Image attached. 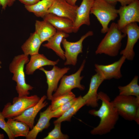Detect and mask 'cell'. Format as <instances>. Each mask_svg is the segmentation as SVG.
Listing matches in <instances>:
<instances>
[{"instance_id": "cell-22", "label": "cell", "mask_w": 139, "mask_h": 139, "mask_svg": "<svg viewBox=\"0 0 139 139\" xmlns=\"http://www.w3.org/2000/svg\"><path fill=\"white\" fill-rule=\"evenodd\" d=\"M42 43L35 32L31 34L21 46L23 54L30 56L39 53L40 47Z\"/></svg>"}, {"instance_id": "cell-23", "label": "cell", "mask_w": 139, "mask_h": 139, "mask_svg": "<svg viewBox=\"0 0 139 139\" xmlns=\"http://www.w3.org/2000/svg\"><path fill=\"white\" fill-rule=\"evenodd\" d=\"M55 0H40L33 5H24V7L28 11L33 13L36 16L43 18Z\"/></svg>"}, {"instance_id": "cell-38", "label": "cell", "mask_w": 139, "mask_h": 139, "mask_svg": "<svg viewBox=\"0 0 139 139\" xmlns=\"http://www.w3.org/2000/svg\"><path fill=\"white\" fill-rule=\"evenodd\" d=\"M1 64H2V63H1V61L0 60V68H1L2 67L1 66Z\"/></svg>"}, {"instance_id": "cell-33", "label": "cell", "mask_w": 139, "mask_h": 139, "mask_svg": "<svg viewBox=\"0 0 139 139\" xmlns=\"http://www.w3.org/2000/svg\"><path fill=\"white\" fill-rule=\"evenodd\" d=\"M136 0H117L118 2H119L121 6H124L128 5Z\"/></svg>"}, {"instance_id": "cell-10", "label": "cell", "mask_w": 139, "mask_h": 139, "mask_svg": "<svg viewBox=\"0 0 139 139\" xmlns=\"http://www.w3.org/2000/svg\"><path fill=\"white\" fill-rule=\"evenodd\" d=\"M119 19L117 23L120 30L127 24L139 22V1L136 0L126 5L121 6L117 9Z\"/></svg>"}, {"instance_id": "cell-3", "label": "cell", "mask_w": 139, "mask_h": 139, "mask_svg": "<svg viewBox=\"0 0 139 139\" xmlns=\"http://www.w3.org/2000/svg\"><path fill=\"white\" fill-rule=\"evenodd\" d=\"M29 60V56L23 54L15 56L9 65V71L13 74L12 79L16 83L15 89L19 97L28 95L29 91L33 88L25 80L24 66Z\"/></svg>"}, {"instance_id": "cell-35", "label": "cell", "mask_w": 139, "mask_h": 139, "mask_svg": "<svg viewBox=\"0 0 139 139\" xmlns=\"http://www.w3.org/2000/svg\"><path fill=\"white\" fill-rule=\"evenodd\" d=\"M115 6L118 2L117 0H103Z\"/></svg>"}, {"instance_id": "cell-31", "label": "cell", "mask_w": 139, "mask_h": 139, "mask_svg": "<svg viewBox=\"0 0 139 139\" xmlns=\"http://www.w3.org/2000/svg\"><path fill=\"white\" fill-rule=\"evenodd\" d=\"M16 0H0V5L3 10H5L7 7L12 6Z\"/></svg>"}, {"instance_id": "cell-2", "label": "cell", "mask_w": 139, "mask_h": 139, "mask_svg": "<svg viewBox=\"0 0 139 139\" xmlns=\"http://www.w3.org/2000/svg\"><path fill=\"white\" fill-rule=\"evenodd\" d=\"M106 33L98 46L95 54L116 56L121 48L122 40L126 35L121 32L115 22L112 23Z\"/></svg>"}, {"instance_id": "cell-14", "label": "cell", "mask_w": 139, "mask_h": 139, "mask_svg": "<svg viewBox=\"0 0 139 139\" xmlns=\"http://www.w3.org/2000/svg\"><path fill=\"white\" fill-rule=\"evenodd\" d=\"M47 98L46 96L44 95L36 105L27 109L20 115L12 118L24 123L31 129L34 126V120L37 114L48 104V102L45 101Z\"/></svg>"}, {"instance_id": "cell-29", "label": "cell", "mask_w": 139, "mask_h": 139, "mask_svg": "<svg viewBox=\"0 0 139 139\" xmlns=\"http://www.w3.org/2000/svg\"><path fill=\"white\" fill-rule=\"evenodd\" d=\"M77 97L74 98L65 104L61 106L55 110H52V118H58L65 113L76 101Z\"/></svg>"}, {"instance_id": "cell-6", "label": "cell", "mask_w": 139, "mask_h": 139, "mask_svg": "<svg viewBox=\"0 0 139 139\" xmlns=\"http://www.w3.org/2000/svg\"><path fill=\"white\" fill-rule=\"evenodd\" d=\"M111 102L119 116L125 120H134L139 108V97L119 95Z\"/></svg>"}, {"instance_id": "cell-19", "label": "cell", "mask_w": 139, "mask_h": 139, "mask_svg": "<svg viewBox=\"0 0 139 139\" xmlns=\"http://www.w3.org/2000/svg\"><path fill=\"white\" fill-rule=\"evenodd\" d=\"M50 105L42 112H40L38 121L33 127L29 131L27 139H36L39 133L48 128L50 125V121L52 118Z\"/></svg>"}, {"instance_id": "cell-17", "label": "cell", "mask_w": 139, "mask_h": 139, "mask_svg": "<svg viewBox=\"0 0 139 139\" xmlns=\"http://www.w3.org/2000/svg\"><path fill=\"white\" fill-rule=\"evenodd\" d=\"M30 56L25 68V73L28 75L33 74L36 70L44 66L55 65L59 60V59L56 61L51 60L44 55L39 53Z\"/></svg>"}, {"instance_id": "cell-15", "label": "cell", "mask_w": 139, "mask_h": 139, "mask_svg": "<svg viewBox=\"0 0 139 139\" xmlns=\"http://www.w3.org/2000/svg\"><path fill=\"white\" fill-rule=\"evenodd\" d=\"M94 0H82L77 8L76 16L74 23L73 32H77L83 25L90 24V14Z\"/></svg>"}, {"instance_id": "cell-5", "label": "cell", "mask_w": 139, "mask_h": 139, "mask_svg": "<svg viewBox=\"0 0 139 139\" xmlns=\"http://www.w3.org/2000/svg\"><path fill=\"white\" fill-rule=\"evenodd\" d=\"M36 95L15 97L12 103H7L1 112L5 118H13L22 114L25 110L36 105L40 99Z\"/></svg>"}, {"instance_id": "cell-9", "label": "cell", "mask_w": 139, "mask_h": 139, "mask_svg": "<svg viewBox=\"0 0 139 139\" xmlns=\"http://www.w3.org/2000/svg\"><path fill=\"white\" fill-rule=\"evenodd\" d=\"M120 30L122 33L127 35V38L126 46L120 54L126 59L132 60L135 55L134 47L139 39V27L137 22H133L127 24Z\"/></svg>"}, {"instance_id": "cell-30", "label": "cell", "mask_w": 139, "mask_h": 139, "mask_svg": "<svg viewBox=\"0 0 139 139\" xmlns=\"http://www.w3.org/2000/svg\"><path fill=\"white\" fill-rule=\"evenodd\" d=\"M5 118L0 111V128L6 133L9 139H14L15 138L11 131Z\"/></svg>"}, {"instance_id": "cell-12", "label": "cell", "mask_w": 139, "mask_h": 139, "mask_svg": "<svg viewBox=\"0 0 139 139\" xmlns=\"http://www.w3.org/2000/svg\"><path fill=\"white\" fill-rule=\"evenodd\" d=\"M126 59L125 57L122 56L118 60L111 64L107 65L95 64V70L104 80L120 79L122 76L121 68Z\"/></svg>"}, {"instance_id": "cell-4", "label": "cell", "mask_w": 139, "mask_h": 139, "mask_svg": "<svg viewBox=\"0 0 139 139\" xmlns=\"http://www.w3.org/2000/svg\"><path fill=\"white\" fill-rule=\"evenodd\" d=\"M90 13L94 15L101 24V32L102 33L107 32L110 22L118 16L115 6L103 0H94Z\"/></svg>"}, {"instance_id": "cell-34", "label": "cell", "mask_w": 139, "mask_h": 139, "mask_svg": "<svg viewBox=\"0 0 139 139\" xmlns=\"http://www.w3.org/2000/svg\"><path fill=\"white\" fill-rule=\"evenodd\" d=\"M134 120L137 124L138 125L139 124V108L137 111Z\"/></svg>"}, {"instance_id": "cell-11", "label": "cell", "mask_w": 139, "mask_h": 139, "mask_svg": "<svg viewBox=\"0 0 139 139\" xmlns=\"http://www.w3.org/2000/svg\"><path fill=\"white\" fill-rule=\"evenodd\" d=\"M39 69L43 71L46 76V82L48 85L47 97L48 100H51L53 92L55 91L58 88L59 81L68 72L70 68L69 67L60 68L55 65L50 70H47L42 67Z\"/></svg>"}, {"instance_id": "cell-37", "label": "cell", "mask_w": 139, "mask_h": 139, "mask_svg": "<svg viewBox=\"0 0 139 139\" xmlns=\"http://www.w3.org/2000/svg\"><path fill=\"white\" fill-rule=\"evenodd\" d=\"M4 138V135L3 134L0 133V139H3Z\"/></svg>"}, {"instance_id": "cell-16", "label": "cell", "mask_w": 139, "mask_h": 139, "mask_svg": "<svg viewBox=\"0 0 139 139\" xmlns=\"http://www.w3.org/2000/svg\"><path fill=\"white\" fill-rule=\"evenodd\" d=\"M105 80L102 77L99 73H97L92 76L87 93L83 97L85 101V105L93 108L98 107V89Z\"/></svg>"}, {"instance_id": "cell-25", "label": "cell", "mask_w": 139, "mask_h": 139, "mask_svg": "<svg viewBox=\"0 0 139 139\" xmlns=\"http://www.w3.org/2000/svg\"><path fill=\"white\" fill-rule=\"evenodd\" d=\"M85 105V100L80 95L77 97L75 103L61 116L54 121V123L70 121L72 116Z\"/></svg>"}, {"instance_id": "cell-18", "label": "cell", "mask_w": 139, "mask_h": 139, "mask_svg": "<svg viewBox=\"0 0 139 139\" xmlns=\"http://www.w3.org/2000/svg\"><path fill=\"white\" fill-rule=\"evenodd\" d=\"M43 18L51 24L57 30L68 34L73 32L74 23L68 19L52 13L47 14Z\"/></svg>"}, {"instance_id": "cell-32", "label": "cell", "mask_w": 139, "mask_h": 139, "mask_svg": "<svg viewBox=\"0 0 139 139\" xmlns=\"http://www.w3.org/2000/svg\"><path fill=\"white\" fill-rule=\"evenodd\" d=\"M24 5H33L40 1V0H18Z\"/></svg>"}, {"instance_id": "cell-21", "label": "cell", "mask_w": 139, "mask_h": 139, "mask_svg": "<svg viewBox=\"0 0 139 139\" xmlns=\"http://www.w3.org/2000/svg\"><path fill=\"white\" fill-rule=\"evenodd\" d=\"M35 27V32L42 43L47 41L57 31V30L51 24L44 20L42 21L36 20Z\"/></svg>"}, {"instance_id": "cell-20", "label": "cell", "mask_w": 139, "mask_h": 139, "mask_svg": "<svg viewBox=\"0 0 139 139\" xmlns=\"http://www.w3.org/2000/svg\"><path fill=\"white\" fill-rule=\"evenodd\" d=\"M69 36L68 33L57 30L55 33L47 41V42L43 44L42 46L52 49L61 58L64 60L65 59L64 51L62 48L60 44L63 39Z\"/></svg>"}, {"instance_id": "cell-26", "label": "cell", "mask_w": 139, "mask_h": 139, "mask_svg": "<svg viewBox=\"0 0 139 139\" xmlns=\"http://www.w3.org/2000/svg\"><path fill=\"white\" fill-rule=\"evenodd\" d=\"M138 76H135L131 82L124 86H118L119 95L134 96L139 97V85L138 84Z\"/></svg>"}, {"instance_id": "cell-28", "label": "cell", "mask_w": 139, "mask_h": 139, "mask_svg": "<svg viewBox=\"0 0 139 139\" xmlns=\"http://www.w3.org/2000/svg\"><path fill=\"white\" fill-rule=\"evenodd\" d=\"M54 128L49 132L47 136L44 139H67L69 138L68 136L63 134L61 130V123H54Z\"/></svg>"}, {"instance_id": "cell-13", "label": "cell", "mask_w": 139, "mask_h": 139, "mask_svg": "<svg viewBox=\"0 0 139 139\" xmlns=\"http://www.w3.org/2000/svg\"><path fill=\"white\" fill-rule=\"evenodd\" d=\"M78 7L76 5H72L64 0H55L48 10L47 14L52 13L67 18L74 23Z\"/></svg>"}, {"instance_id": "cell-1", "label": "cell", "mask_w": 139, "mask_h": 139, "mask_svg": "<svg viewBox=\"0 0 139 139\" xmlns=\"http://www.w3.org/2000/svg\"><path fill=\"white\" fill-rule=\"evenodd\" d=\"M98 98L101 101L99 109H92L89 111V114L100 119L98 125L90 132L94 135H102L107 134L115 127L119 115L113 105L110 98L106 93L102 91L98 93Z\"/></svg>"}, {"instance_id": "cell-24", "label": "cell", "mask_w": 139, "mask_h": 139, "mask_svg": "<svg viewBox=\"0 0 139 139\" xmlns=\"http://www.w3.org/2000/svg\"><path fill=\"white\" fill-rule=\"evenodd\" d=\"M10 130L15 138L19 137H26L29 131V127L24 123L14 119H8L6 121Z\"/></svg>"}, {"instance_id": "cell-27", "label": "cell", "mask_w": 139, "mask_h": 139, "mask_svg": "<svg viewBox=\"0 0 139 139\" xmlns=\"http://www.w3.org/2000/svg\"><path fill=\"white\" fill-rule=\"evenodd\" d=\"M75 97V95L71 91L55 97L52 98L51 100V105H50L51 110H55L59 106Z\"/></svg>"}, {"instance_id": "cell-39", "label": "cell", "mask_w": 139, "mask_h": 139, "mask_svg": "<svg viewBox=\"0 0 139 139\" xmlns=\"http://www.w3.org/2000/svg\"><path fill=\"white\" fill-rule=\"evenodd\" d=\"M66 1V2H68V0H64Z\"/></svg>"}, {"instance_id": "cell-8", "label": "cell", "mask_w": 139, "mask_h": 139, "mask_svg": "<svg viewBox=\"0 0 139 139\" xmlns=\"http://www.w3.org/2000/svg\"><path fill=\"white\" fill-rule=\"evenodd\" d=\"M93 34L92 31H89L82 36L78 41L75 42L68 41L65 38L63 39L62 43L65 50L64 55L66 59L64 64L65 65L75 66L76 65L78 55L83 53L82 43L83 41L88 37L91 36Z\"/></svg>"}, {"instance_id": "cell-36", "label": "cell", "mask_w": 139, "mask_h": 139, "mask_svg": "<svg viewBox=\"0 0 139 139\" xmlns=\"http://www.w3.org/2000/svg\"><path fill=\"white\" fill-rule=\"evenodd\" d=\"M77 0H68L67 2L70 5L73 6H75Z\"/></svg>"}, {"instance_id": "cell-7", "label": "cell", "mask_w": 139, "mask_h": 139, "mask_svg": "<svg viewBox=\"0 0 139 139\" xmlns=\"http://www.w3.org/2000/svg\"><path fill=\"white\" fill-rule=\"evenodd\" d=\"M85 62V60H84L79 69L74 73L69 75H63L61 79L59 86L55 93L52 95V98L71 91L72 89L75 88H78L81 90H84L85 86L81 84V81L83 77V76H81V75Z\"/></svg>"}]
</instances>
